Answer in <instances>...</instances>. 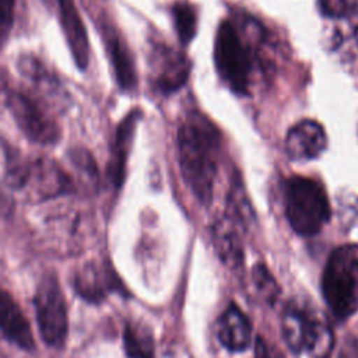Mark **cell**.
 <instances>
[{
  "instance_id": "14",
  "label": "cell",
  "mask_w": 358,
  "mask_h": 358,
  "mask_svg": "<svg viewBox=\"0 0 358 358\" xmlns=\"http://www.w3.org/2000/svg\"><path fill=\"white\" fill-rule=\"evenodd\" d=\"M218 340L232 352L245 351L252 343L250 322L234 303L228 305L218 319Z\"/></svg>"
},
{
  "instance_id": "21",
  "label": "cell",
  "mask_w": 358,
  "mask_h": 358,
  "mask_svg": "<svg viewBox=\"0 0 358 358\" xmlns=\"http://www.w3.org/2000/svg\"><path fill=\"white\" fill-rule=\"evenodd\" d=\"M331 36V48L343 56L354 57L358 53V24L337 27Z\"/></svg>"
},
{
  "instance_id": "15",
  "label": "cell",
  "mask_w": 358,
  "mask_h": 358,
  "mask_svg": "<svg viewBox=\"0 0 358 358\" xmlns=\"http://www.w3.org/2000/svg\"><path fill=\"white\" fill-rule=\"evenodd\" d=\"M238 222L228 214L221 215L213 225V243L218 257L231 268H236L243 262V245L238 229Z\"/></svg>"
},
{
  "instance_id": "9",
  "label": "cell",
  "mask_w": 358,
  "mask_h": 358,
  "mask_svg": "<svg viewBox=\"0 0 358 358\" xmlns=\"http://www.w3.org/2000/svg\"><path fill=\"white\" fill-rule=\"evenodd\" d=\"M327 147V134L315 120H301L285 136V151L292 159H312Z\"/></svg>"
},
{
  "instance_id": "23",
  "label": "cell",
  "mask_w": 358,
  "mask_h": 358,
  "mask_svg": "<svg viewBox=\"0 0 358 358\" xmlns=\"http://www.w3.org/2000/svg\"><path fill=\"white\" fill-rule=\"evenodd\" d=\"M323 15L334 20H348L358 14V0H319Z\"/></svg>"
},
{
  "instance_id": "11",
  "label": "cell",
  "mask_w": 358,
  "mask_h": 358,
  "mask_svg": "<svg viewBox=\"0 0 358 358\" xmlns=\"http://www.w3.org/2000/svg\"><path fill=\"white\" fill-rule=\"evenodd\" d=\"M60 22L71 56L81 70H85L90 62V43L85 25L80 17L74 0H57Z\"/></svg>"
},
{
  "instance_id": "18",
  "label": "cell",
  "mask_w": 358,
  "mask_h": 358,
  "mask_svg": "<svg viewBox=\"0 0 358 358\" xmlns=\"http://www.w3.org/2000/svg\"><path fill=\"white\" fill-rule=\"evenodd\" d=\"M123 348L127 358H154L151 331L144 324L127 322L123 330Z\"/></svg>"
},
{
  "instance_id": "20",
  "label": "cell",
  "mask_w": 358,
  "mask_h": 358,
  "mask_svg": "<svg viewBox=\"0 0 358 358\" xmlns=\"http://www.w3.org/2000/svg\"><path fill=\"white\" fill-rule=\"evenodd\" d=\"M173 17L176 31L182 43L190 42L194 36L197 25V18L193 7L187 3H176L173 6Z\"/></svg>"
},
{
  "instance_id": "7",
  "label": "cell",
  "mask_w": 358,
  "mask_h": 358,
  "mask_svg": "<svg viewBox=\"0 0 358 358\" xmlns=\"http://www.w3.org/2000/svg\"><path fill=\"white\" fill-rule=\"evenodd\" d=\"M7 106L20 130L34 143L55 144L60 137V127L50 110L35 96L10 90Z\"/></svg>"
},
{
  "instance_id": "3",
  "label": "cell",
  "mask_w": 358,
  "mask_h": 358,
  "mask_svg": "<svg viewBox=\"0 0 358 358\" xmlns=\"http://www.w3.org/2000/svg\"><path fill=\"white\" fill-rule=\"evenodd\" d=\"M285 215L291 228L302 235L317 234L330 217L324 187L315 179L292 176L285 185Z\"/></svg>"
},
{
  "instance_id": "16",
  "label": "cell",
  "mask_w": 358,
  "mask_h": 358,
  "mask_svg": "<svg viewBox=\"0 0 358 358\" xmlns=\"http://www.w3.org/2000/svg\"><path fill=\"white\" fill-rule=\"evenodd\" d=\"M138 119H140V112L137 109L131 110L120 122L115 133V141L112 145V155L108 166V175L116 187H120L124 180L126 161H127L129 150L131 145L134 129Z\"/></svg>"
},
{
  "instance_id": "8",
  "label": "cell",
  "mask_w": 358,
  "mask_h": 358,
  "mask_svg": "<svg viewBox=\"0 0 358 358\" xmlns=\"http://www.w3.org/2000/svg\"><path fill=\"white\" fill-rule=\"evenodd\" d=\"M73 187L70 176L52 159H29V168L22 189H29L34 197L46 199L69 192Z\"/></svg>"
},
{
  "instance_id": "2",
  "label": "cell",
  "mask_w": 358,
  "mask_h": 358,
  "mask_svg": "<svg viewBox=\"0 0 358 358\" xmlns=\"http://www.w3.org/2000/svg\"><path fill=\"white\" fill-rule=\"evenodd\" d=\"M322 294L338 319L358 312V245L347 243L331 252L322 274Z\"/></svg>"
},
{
  "instance_id": "1",
  "label": "cell",
  "mask_w": 358,
  "mask_h": 358,
  "mask_svg": "<svg viewBox=\"0 0 358 358\" xmlns=\"http://www.w3.org/2000/svg\"><path fill=\"white\" fill-rule=\"evenodd\" d=\"M178 148L183 179L199 201L208 204L218 168L217 129L206 117L193 115L179 129Z\"/></svg>"
},
{
  "instance_id": "12",
  "label": "cell",
  "mask_w": 358,
  "mask_h": 358,
  "mask_svg": "<svg viewBox=\"0 0 358 358\" xmlns=\"http://www.w3.org/2000/svg\"><path fill=\"white\" fill-rule=\"evenodd\" d=\"M76 291L88 302H99L105 295L119 287L113 270L103 263H87L83 266L76 275Z\"/></svg>"
},
{
  "instance_id": "5",
  "label": "cell",
  "mask_w": 358,
  "mask_h": 358,
  "mask_svg": "<svg viewBox=\"0 0 358 358\" xmlns=\"http://www.w3.org/2000/svg\"><path fill=\"white\" fill-rule=\"evenodd\" d=\"M34 306L42 340L50 347H63L69 333V317L66 298L55 273H46L39 280Z\"/></svg>"
},
{
  "instance_id": "17",
  "label": "cell",
  "mask_w": 358,
  "mask_h": 358,
  "mask_svg": "<svg viewBox=\"0 0 358 358\" xmlns=\"http://www.w3.org/2000/svg\"><path fill=\"white\" fill-rule=\"evenodd\" d=\"M102 32L120 88L126 91L133 90L136 87V70L126 43L112 27L103 25Z\"/></svg>"
},
{
  "instance_id": "4",
  "label": "cell",
  "mask_w": 358,
  "mask_h": 358,
  "mask_svg": "<svg viewBox=\"0 0 358 358\" xmlns=\"http://www.w3.org/2000/svg\"><path fill=\"white\" fill-rule=\"evenodd\" d=\"M214 60L221 80L236 94H248L252 84L253 57L231 21L218 27L214 43Z\"/></svg>"
},
{
  "instance_id": "22",
  "label": "cell",
  "mask_w": 358,
  "mask_h": 358,
  "mask_svg": "<svg viewBox=\"0 0 358 358\" xmlns=\"http://www.w3.org/2000/svg\"><path fill=\"white\" fill-rule=\"evenodd\" d=\"M253 282L268 303H274L280 295V287L266 266L256 264L252 271Z\"/></svg>"
},
{
  "instance_id": "19",
  "label": "cell",
  "mask_w": 358,
  "mask_h": 358,
  "mask_svg": "<svg viewBox=\"0 0 358 358\" xmlns=\"http://www.w3.org/2000/svg\"><path fill=\"white\" fill-rule=\"evenodd\" d=\"M18 69L21 74L32 85H35V88L48 94L57 91V80L46 70V67L35 56H22L18 62Z\"/></svg>"
},
{
  "instance_id": "27",
  "label": "cell",
  "mask_w": 358,
  "mask_h": 358,
  "mask_svg": "<svg viewBox=\"0 0 358 358\" xmlns=\"http://www.w3.org/2000/svg\"><path fill=\"white\" fill-rule=\"evenodd\" d=\"M46 1H49V0H46Z\"/></svg>"
},
{
  "instance_id": "10",
  "label": "cell",
  "mask_w": 358,
  "mask_h": 358,
  "mask_svg": "<svg viewBox=\"0 0 358 358\" xmlns=\"http://www.w3.org/2000/svg\"><path fill=\"white\" fill-rule=\"evenodd\" d=\"M0 331L25 351L35 348L34 334L27 316L10 292L0 288Z\"/></svg>"
},
{
  "instance_id": "24",
  "label": "cell",
  "mask_w": 358,
  "mask_h": 358,
  "mask_svg": "<svg viewBox=\"0 0 358 358\" xmlns=\"http://www.w3.org/2000/svg\"><path fill=\"white\" fill-rule=\"evenodd\" d=\"M15 0H0V49L8 38L14 21Z\"/></svg>"
},
{
  "instance_id": "6",
  "label": "cell",
  "mask_w": 358,
  "mask_h": 358,
  "mask_svg": "<svg viewBox=\"0 0 358 358\" xmlns=\"http://www.w3.org/2000/svg\"><path fill=\"white\" fill-rule=\"evenodd\" d=\"M282 334L292 352L310 351L327 358L331 333L308 306L289 302L282 313Z\"/></svg>"
},
{
  "instance_id": "25",
  "label": "cell",
  "mask_w": 358,
  "mask_h": 358,
  "mask_svg": "<svg viewBox=\"0 0 358 358\" xmlns=\"http://www.w3.org/2000/svg\"><path fill=\"white\" fill-rule=\"evenodd\" d=\"M8 94H10V88L7 84V78H6L4 71L0 69V108H1V105L7 106Z\"/></svg>"
},
{
  "instance_id": "26",
  "label": "cell",
  "mask_w": 358,
  "mask_h": 358,
  "mask_svg": "<svg viewBox=\"0 0 358 358\" xmlns=\"http://www.w3.org/2000/svg\"><path fill=\"white\" fill-rule=\"evenodd\" d=\"M255 357L256 358H271L270 357V352H268V348L264 343V340L262 337H259L256 340V347H255Z\"/></svg>"
},
{
  "instance_id": "13",
  "label": "cell",
  "mask_w": 358,
  "mask_h": 358,
  "mask_svg": "<svg viewBox=\"0 0 358 358\" xmlns=\"http://www.w3.org/2000/svg\"><path fill=\"white\" fill-rule=\"evenodd\" d=\"M154 83L162 92H172L182 87L189 74L186 59L169 48L159 46L154 52Z\"/></svg>"
}]
</instances>
